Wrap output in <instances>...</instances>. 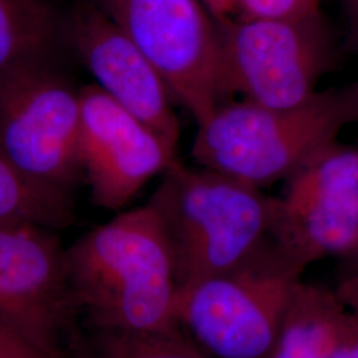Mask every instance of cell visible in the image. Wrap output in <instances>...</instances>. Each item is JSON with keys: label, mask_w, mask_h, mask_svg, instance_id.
<instances>
[{"label": "cell", "mask_w": 358, "mask_h": 358, "mask_svg": "<svg viewBox=\"0 0 358 358\" xmlns=\"http://www.w3.org/2000/svg\"><path fill=\"white\" fill-rule=\"evenodd\" d=\"M337 296L344 306H349L353 312L358 313V266L357 269L343 282Z\"/></svg>", "instance_id": "d6986e66"}, {"label": "cell", "mask_w": 358, "mask_h": 358, "mask_svg": "<svg viewBox=\"0 0 358 358\" xmlns=\"http://www.w3.org/2000/svg\"><path fill=\"white\" fill-rule=\"evenodd\" d=\"M215 26L226 103L235 96L271 108L306 103L338 60L322 13L299 19L220 20Z\"/></svg>", "instance_id": "5b68a950"}, {"label": "cell", "mask_w": 358, "mask_h": 358, "mask_svg": "<svg viewBox=\"0 0 358 358\" xmlns=\"http://www.w3.org/2000/svg\"><path fill=\"white\" fill-rule=\"evenodd\" d=\"M345 20V50L358 55V0H341Z\"/></svg>", "instance_id": "ac0fdd59"}, {"label": "cell", "mask_w": 358, "mask_h": 358, "mask_svg": "<svg viewBox=\"0 0 358 358\" xmlns=\"http://www.w3.org/2000/svg\"><path fill=\"white\" fill-rule=\"evenodd\" d=\"M285 182L275 198L272 242L301 269L348 255L358 242V149L333 142Z\"/></svg>", "instance_id": "ba28073f"}, {"label": "cell", "mask_w": 358, "mask_h": 358, "mask_svg": "<svg viewBox=\"0 0 358 358\" xmlns=\"http://www.w3.org/2000/svg\"><path fill=\"white\" fill-rule=\"evenodd\" d=\"M322 0H207L215 22L251 19H299L321 13Z\"/></svg>", "instance_id": "2e32d148"}, {"label": "cell", "mask_w": 358, "mask_h": 358, "mask_svg": "<svg viewBox=\"0 0 358 358\" xmlns=\"http://www.w3.org/2000/svg\"><path fill=\"white\" fill-rule=\"evenodd\" d=\"M356 121L358 83L317 92L291 108L231 100L198 127L192 157L202 167L262 189L291 177Z\"/></svg>", "instance_id": "7a4b0ae2"}, {"label": "cell", "mask_w": 358, "mask_h": 358, "mask_svg": "<svg viewBox=\"0 0 358 358\" xmlns=\"http://www.w3.org/2000/svg\"><path fill=\"white\" fill-rule=\"evenodd\" d=\"M348 255L355 256V257H356V260H357V266H358V242H357V244H356V245H355V248H353V250H352V251H350V252H349V254H348Z\"/></svg>", "instance_id": "ffe728a7"}, {"label": "cell", "mask_w": 358, "mask_h": 358, "mask_svg": "<svg viewBox=\"0 0 358 358\" xmlns=\"http://www.w3.org/2000/svg\"><path fill=\"white\" fill-rule=\"evenodd\" d=\"M63 23L51 0H0V77L52 57Z\"/></svg>", "instance_id": "4fadbf2b"}, {"label": "cell", "mask_w": 358, "mask_h": 358, "mask_svg": "<svg viewBox=\"0 0 358 358\" xmlns=\"http://www.w3.org/2000/svg\"><path fill=\"white\" fill-rule=\"evenodd\" d=\"M80 90L52 57L0 77V150L28 180L71 198L81 173Z\"/></svg>", "instance_id": "8992f818"}, {"label": "cell", "mask_w": 358, "mask_h": 358, "mask_svg": "<svg viewBox=\"0 0 358 358\" xmlns=\"http://www.w3.org/2000/svg\"><path fill=\"white\" fill-rule=\"evenodd\" d=\"M94 3L145 53L198 127L226 103L217 26L202 0Z\"/></svg>", "instance_id": "52a82bcc"}, {"label": "cell", "mask_w": 358, "mask_h": 358, "mask_svg": "<svg viewBox=\"0 0 358 358\" xmlns=\"http://www.w3.org/2000/svg\"><path fill=\"white\" fill-rule=\"evenodd\" d=\"M303 271L269 239L242 266L179 288L177 325L210 358H269Z\"/></svg>", "instance_id": "277c9868"}, {"label": "cell", "mask_w": 358, "mask_h": 358, "mask_svg": "<svg viewBox=\"0 0 358 358\" xmlns=\"http://www.w3.org/2000/svg\"><path fill=\"white\" fill-rule=\"evenodd\" d=\"M65 26L72 48L96 85L177 146L180 125L174 100L145 53L96 3L80 4Z\"/></svg>", "instance_id": "8fae6325"}, {"label": "cell", "mask_w": 358, "mask_h": 358, "mask_svg": "<svg viewBox=\"0 0 358 358\" xmlns=\"http://www.w3.org/2000/svg\"><path fill=\"white\" fill-rule=\"evenodd\" d=\"M66 268L77 316L90 329L178 327L174 259L152 206L121 213L84 234L66 248Z\"/></svg>", "instance_id": "6da1fadb"}, {"label": "cell", "mask_w": 358, "mask_h": 358, "mask_svg": "<svg viewBox=\"0 0 358 358\" xmlns=\"http://www.w3.org/2000/svg\"><path fill=\"white\" fill-rule=\"evenodd\" d=\"M202 1H203V4H206V1H207V0H202Z\"/></svg>", "instance_id": "44dd1931"}, {"label": "cell", "mask_w": 358, "mask_h": 358, "mask_svg": "<svg viewBox=\"0 0 358 358\" xmlns=\"http://www.w3.org/2000/svg\"><path fill=\"white\" fill-rule=\"evenodd\" d=\"M0 358H69V356L0 322Z\"/></svg>", "instance_id": "e0dca14e"}, {"label": "cell", "mask_w": 358, "mask_h": 358, "mask_svg": "<svg viewBox=\"0 0 358 358\" xmlns=\"http://www.w3.org/2000/svg\"><path fill=\"white\" fill-rule=\"evenodd\" d=\"M73 219L71 198L47 192L22 176L0 150V224L60 230Z\"/></svg>", "instance_id": "9a60e30c"}, {"label": "cell", "mask_w": 358, "mask_h": 358, "mask_svg": "<svg viewBox=\"0 0 358 358\" xmlns=\"http://www.w3.org/2000/svg\"><path fill=\"white\" fill-rule=\"evenodd\" d=\"M345 316L338 296L300 280L269 358H331Z\"/></svg>", "instance_id": "7c38bea8"}, {"label": "cell", "mask_w": 358, "mask_h": 358, "mask_svg": "<svg viewBox=\"0 0 358 358\" xmlns=\"http://www.w3.org/2000/svg\"><path fill=\"white\" fill-rule=\"evenodd\" d=\"M78 158L97 207L118 211L177 162V146L96 84L80 90Z\"/></svg>", "instance_id": "30bf717a"}, {"label": "cell", "mask_w": 358, "mask_h": 358, "mask_svg": "<svg viewBox=\"0 0 358 358\" xmlns=\"http://www.w3.org/2000/svg\"><path fill=\"white\" fill-rule=\"evenodd\" d=\"M69 358H210L179 328L155 332L90 329L76 334Z\"/></svg>", "instance_id": "5bb4252c"}, {"label": "cell", "mask_w": 358, "mask_h": 358, "mask_svg": "<svg viewBox=\"0 0 358 358\" xmlns=\"http://www.w3.org/2000/svg\"><path fill=\"white\" fill-rule=\"evenodd\" d=\"M77 317L66 248L53 230L0 224V322L68 355Z\"/></svg>", "instance_id": "9c48e42d"}, {"label": "cell", "mask_w": 358, "mask_h": 358, "mask_svg": "<svg viewBox=\"0 0 358 358\" xmlns=\"http://www.w3.org/2000/svg\"><path fill=\"white\" fill-rule=\"evenodd\" d=\"M148 205L166 232L178 289L242 266L271 239L275 198L206 167L174 162Z\"/></svg>", "instance_id": "3957f363"}]
</instances>
